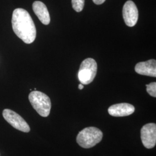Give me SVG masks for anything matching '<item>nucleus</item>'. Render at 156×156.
Listing matches in <instances>:
<instances>
[{
	"label": "nucleus",
	"instance_id": "11",
	"mask_svg": "<svg viewBox=\"0 0 156 156\" xmlns=\"http://www.w3.org/2000/svg\"><path fill=\"white\" fill-rule=\"evenodd\" d=\"M72 5L75 11L80 12L83 9L84 0H72Z\"/></svg>",
	"mask_w": 156,
	"mask_h": 156
},
{
	"label": "nucleus",
	"instance_id": "13",
	"mask_svg": "<svg viewBox=\"0 0 156 156\" xmlns=\"http://www.w3.org/2000/svg\"><path fill=\"white\" fill-rule=\"evenodd\" d=\"M106 0H93L94 3L97 5H101L103 4Z\"/></svg>",
	"mask_w": 156,
	"mask_h": 156
},
{
	"label": "nucleus",
	"instance_id": "14",
	"mask_svg": "<svg viewBox=\"0 0 156 156\" xmlns=\"http://www.w3.org/2000/svg\"><path fill=\"white\" fill-rule=\"evenodd\" d=\"M78 88H79V90H82L84 88V86L83 84H79V86H78Z\"/></svg>",
	"mask_w": 156,
	"mask_h": 156
},
{
	"label": "nucleus",
	"instance_id": "2",
	"mask_svg": "<svg viewBox=\"0 0 156 156\" xmlns=\"http://www.w3.org/2000/svg\"><path fill=\"white\" fill-rule=\"evenodd\" d=\"M103 134L100 129L90 127L84 128L78 134L76 141L78 145L84 149H89L100 143Z\"/></svg>",
	"mask_w": 156,
	"mask_h": 156
},
{
	"label": "nucleus",
	"instance_id": "5",
	"mask_svg": "<svg viewBox=\"0 0 156 156\" xmlns=\"http://www.w3.org/2000/svg\"><path fill=\"white\" fill-rule=\"evenodd\" d=\"M2 115L6 121L13 128L24 133L30 132V128L27 123L15 112L9 109H5L2 112Z\"/></svg>",
	"mask_w": 156,
	"mask_h": 156
},
{
	"label": "nucleus",
	"instance_id": "7",
	"mask_svg": "<svg viewBox=\"0 0 156 156\" xmlns=\"http://www.w3.org/2000/svg\"><path fill=\"white\" fill-rule=\"evenodd\" d=\"M123 16L124 22L128 27L135 26L138 20V10L133 1H127L123 6Z\"/></svg>",
	"mask_w": 156,
	"mask_h": 156
},
{
	"label": "nucleus",
	"instance_id": "9",
	"mask_svg": "<svg viewBox=\"0 0 156 156\" xmlns=\"http://www.w3.org/2000/svg\"><path fill=\"white\" fill-rule=\"evenodd\" d=\"M135 72L142 75L156 77V61L154 59L138 62L135 67Z\"/></svg>",
	"mask_w": 156,
	"mask_h": 156
},
{
	"label": "nucleus",
	"instance_id": "6",
	"mask_svg": "<svg viewBox=\"0 0 156 156\" xmlns=\"http://www.w3.org/2000/svg\"><path fill=\"white\" fill-rule=\"evenodd\" d=\"M142 144L146 148H153L156 144V125L154 123L146 124L140 130Z\"/></svg>",
	"mask_w": 156,
	"mask_h": 156
},
{
	"label": "nucleus",
	"instance_id": "1",
	"mask_svg": "<svg viewBox=\"0 0 156 156\" xmlns=\"http://www.w3.org/2000/svg\"><path fill=\"white\" fill-rule=\"evenodd\" d=\"M12 28L17 36L27 44L35 41L37 31L33 20L28 12L22 8H17L13 12Z\"/></svg>",
	"mask_w": 156,
	"mask_h": 156
},
{
	"label": "nucleus",
	"instance_id": "3",
	"mask_svg": "<svg viewBox=\"0 0 156 156\" xmlns=\"http://www.w3.org/2000/svg\"><path fill=\"white\" fill-rule=\"evenodd\" d=\"M28 99L40 116L46 117L49 115L51 104L50 98L47 95L38 91H33L30 93Z\"/></svg>",
	"mask_w": 156,
	"mask_h": 156
},
{
	"label": "nucleus",
	"instance_id": "8",
	"mask_svg": "<svg viewBox=\"0 0 156 156\" xmlns=\"http://www.w3.org/2000/svg\"><path fill=\"white\" fill-rule=\"evenodd\" d=\"M134 111V106L127 103L115 104L110 106L108 109V112L109 115L115 117H123L129 116L133 114Z\"/></svg>",
	"mask_w": 156,
	"mask_h": 156
},
{
	"label": "nucleus",
	"instance_id": "10",
	"mask_svg": "<svg viewBox=\"0 0 156 156\" xmlns=\"http://www.w3.org/2000/svg\"><path fill=\"white\" fill-rule=\"evenodd\" d=\"M33 9L42 24L48 25L50 23L49 13L46 6L42 2L38 1H35L33 4Z\"/></svg>",
	"mask_w": 156,
	"mask_h": 156
},
{
	"label": "nucleus",
	"instance_id": "4",
	"mask_svg": "<svg viewBox=\"0 0 156 156\" xmlns=\"http://www.w3.org/2000/svg\"><path fill=\"white\" fill-rule=\"evenodd\" d=\"M97 72V64L91 58H87L82 62L78 73V78L82 84H89L94 79Z\"/></svg>",
	"mask_w": 156,
	"mask_h": 156
},
{
	"label": "nucleus",
	"instance_id": "12",
	"mask_svg": "<svg viewBox=\"0 0 156 156\" xmlns=\"http://www.w3.org/2000/svg\"><path fill=\"white\" fill-rule=\"evenodd\" d=\"M146 90L148 94L153 97H156V83L152 82L149 84H146Z\"/></svg>",
	"mask_w": 156,
	"mask_h": 156
}]
</instances>
